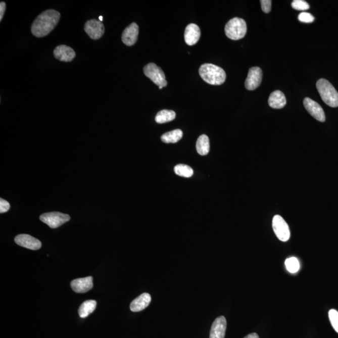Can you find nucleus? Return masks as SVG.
<instances>
[{
    "label": "nucleus",
    "instance_id": "nucleus-19",
    "mask_svg": "<svg viewBox=\"0 0 338 338\" xmlns=\"http://www.w3.org/2000/svg\"><path fill=\"white\" fill-rule=\"evenodd\" d=\"M196 149L201 156H206L210 151L209 138L206 135H202L198 138L196 143Z\"/></svg>",
    "mask_w": 338,
    "mask_h": 338
},
{
    "label": "nucleus",
    "instance_id": "nucleus-9",
    "mask_svg": "<svg viewBox=\"0 0 338 338\" xmlns=\"http://www.w3.org/2000/svg\"><path fill=\"white\" fill-rule=\"evenodd\" d=\"M84 30L92 40H98L104 35L105 28L101 21L91 19L85 23Z\"/></svg>",
    "mask_w": 338,
    "mask_h": 338
},
{
    "label": "nucleus",
    "instance_id": "nucleus-25",
    "mask_svg": "<svg viewBox=\"0 0 338 338\" xmlns=\"http://www.w3.org/2000/svg\"><path fill=\"white\" fill-rule=\"evenodd\" d=\"M292 6L293 9L298 11H306L310 9V5L303 0H295L292 2Z\"/></svg>",
    "mask_w": 338,
    "mask_h": 338
},
{
    "label": "nucleus",
    "instance_id": "nucleus-33",
    "mask_svg": "<svg viewBox=\"0 0 338 338\" xmlns=\"http://www.w3.org/2000/svg\"><path fill=\"white\" fill-rule=\"evenodd\" d=\"M159 89H162L163 87H162V86H159Z\"/></svg>",
    "mask_w": 338,
    "mask_h": 338
},
{
    "label": "nucleus",
    "instance_id": "nucleus-26",
    "mask_svg": "<svg viewBox=\"0 0 338 338\" xmlns=\"http://www.w3.org/2000/svg\"><path fill=\"white\" fill-rule=\"evenodd\" d=\"M328 316L332 327L338 333V312L335 310H331L329 311Z\"/></svg>",
    "mask_w": 338,
    "mask_h": 338
},
{
    "label": "nucleus",
    "instance_id": "nucleus-5",
    "mask_svg": "<svg viewBox=\"0 0 338 338\" xmlns=\"http://www.w3.org/2000/svg\"><path fill=\"white\" fill-rule=\"evenodd\" d=\"M143 73L146 77L150 78L157 85L162 86V87L167 85L166 75L163 70L154 63H151L144 67Z\"/></svg>",
    "mask_w": 338,
    "mask_h": 338
},
{
    "label": "nucleus",
    "instance_id": "nucleus-4",
    "mask_svg": "<svg viewBox=\"0 0 338 338\" xmlns=\"http://www.w3.org/2000/svg\"><path fill=\"white\" fill-rule=\"evenodd\" d=\"M225 35L232 40L242 39L247 33V24L245 20L235 17L227 23L225 27Z\"/></svg>",
    "mask_w": 338,
    "mask_h": 338
},
{
    "label": "nucleus",
    "instance_id": "nucleus-27",
    "mask_svg": "<svg viewBox=\"0 0 338 338\" xmlns=\"http://www.w3.org/2000/svg\"><path fill=\"white\" fill-rule=\"evenodd\" d=\"M298 20L303 23H312L314 21V17L310 13L303 12L298 16Z\"/></svg>",
    "mask_w": 338,
    "mask_h": 338
},
{
    "label": "nucleus",
    "instance_id": "nucleus-21",
    "mask_svg": "<svg viewBox=\"0 0 338 338\" xmlns=\"http://www.w3.org/2000/svg\"><path fill=\"white\" fill-rule=\"evenodd\" d=\"M182 136V131L180 129H176L164 133L162 135L161 140L166 143H175L181 139Z\"/></svg>",
    "mask_w": 338,
    "mask_h": 338
},
{
    "label": "nucleus",
    "instance_id": "nucleus-15",
    "mask_svg": "<svg viewBox=\"0 0 338 338\" xmlns=\"http://www.w3.org/2000/svg\"><path fill=\"white\" fill-rule=\"evenodd\" d=\"M54 55L57 60L65 62L72 61L76 56L75 51L65 44L57 46L54 50Z\"/></svg>",
    "mask_w": 338,
    "mask_h": 338
},
{
    "label": "nucleus",
    "instance_id": "nucleus-14",
    "mask_svg": "<svg viewBox=\"0 0 338 338\" xmlns=\"http://www.w3.org/2000/svg\"><path fill=\"white\" fill-rule=\"evenodd\" d=\"M71 287L75 292L77 293L88 292L93 287V277L88 276L84 277V278L73 280L71 282Z\"/></svg>",
    "mask_w": 338,
    "mask_h": 338
},
{
    "label": "nucleus",
    "instance_id": "nucleus-11",
    "mask_svg": "<svg viewBox=\"0 0 338 338\" xmlns=\"http://www.w3.org/2000/svg\"><path fill=\"white\" fill-rule=\"evenodd\" d=\"M15 241L18 246L27 248L28 250H38L41 247V243L40 240L28 234L18 235L15 238Z\"/></svg>",
    "mask_w": 338,
    "mask_h": 338
},
{
    "label": "nucleus",
    "instance_id": "nucleus-8",
    "mask_svg": "<svg viewBox=\"0 0 338 338\" xmlns=\"http://www.w3.org/2000/svg\"><path fill=\"white\" fill-rule=\"evenodd\" d=\"M262 79H263V71L260 68L258 67L251 68L245 81V87L249 90H256L260 86Z\"/></svg>",
    "mask_w": 338,
    "mask_h": 338
},
{
    "label": "nucleus",
    "instance_id": "nucleus-13",
    "mask_svg": "<svg viewBox=\"0 0 338 338\" xmlns=\"http://www.w3.org/2000/svg\"><path fill=\"white\" fill-rule=\"evenodd\" d=\"M226 328V319L223 316L218 317L212 324L209 338H224Z\"/></svg>",
    "mask_w": 338,
    "mask_h": 338
},
{
    "label": "nucleus",
    "instance_id": "nucleus-10",
    "mask_svg": "<svg viewBox=\"0 0 338 338\" xmlns=\"http://www.w3.org/2000/svg\"><path fill=\"white\" fill-rule=\"evenodd\" d=\"M303 104L306 111L314 119L321 122H324L326 120V116H325L323 109H322L320 105L317 103L316 102L313 101L310 98H306L304 99Z\"/></svg>",
    "mask_w": 338,
    "mask_h": 338
},
{
    "label": "nucleus",
    "instance_id": "nucleus-23",
    "mask_svg": "<svg viewBox=\"0 0 338 338\" xmlns=\"http://www.w3.org/2000/svg\"><path fill=\"white\" fill-rule=\"evenodd\" d=\"M175 174L179 176L190 178L194 174V170L190 167L185 164H179L174 167Z\"/></svg>",
    "mask_w": 338,
    "mask_h": 338
},
{
    "label": "nucleus",
    "instance_id": "nucleus-29",
    "mask_svg": "<svg viewBox=\"0 0 338 338\" xmlns=\"http://www.w3.org/2000/svg\"><path fill=\"white\" fill-rule=\"evenodd\" d=\"M10 205L9 202L1 198L0 199V213L3 214L9 211Z\"/></svg>",
    "mask_w": 338,
    "mask_h": 338
},
{
    "label": "nucleus",
    "instance_id": "nucleus-30",
    "mask_svg": "<svg viewBox=\"0 0 338 338\" xmlns=\"http://www.w3.org/2000/svg\"><path fill=\"white\" fill-rule=\"evenodd\" d=\"M7 5L5 2H1L0 4V21H2L6 10Z\"/></svg>",
    "mask_w": 338,
    "mask_h": 338
},
{
    "label": "nucleus",
    "instance_id": "nucleus-1",
    "mask_svg": "<svg viewBox=\"0 0 338 338\" xmlns=\"http://www.w3.org/2000/svg\"><path fill=\"white\" fill-rule=\"evenodd\" d=\"M60 18V14L55 10H48L41 13L31 25V33L36 37L48 35L56 28Z\"/></svg>",
    "mask_w": 338,
    "mask_h": 338
},
{
    "label": "nucleus",
    "instance_id": "nucleus-28",
    "mask_svg": "<svg viewBox=\"0 0 338 338\" xmlns=\"http://www.w3.org/2000/svg\"><path fill=\"white\" fill-rule=\"evenodd\" d=\"M261 5L262 10L264 13L268 14L271 10L272 1L271 0H261Z\"/></svg>",
    "mask_w": 338,
    "mask_h": 338
},
{
    "label": "nucleus",
    "instance_id": "nucleus-6",
    "mask_svg": "<svg viewBox=\"0 0 338 338\" xmlns=\"http://www.w3.org/2000/svg\"><path fill=\"white\" fill-rule=\"evenodd\" d=\"M40 219L52 229H56L69 221L70 217L69 215L61 212H52L41 215Z\"/></svg>",
    "mask_w": 338,
    "mask_h": 338
},
{
    "label": "nucleus",
    "instance_id": "nucleus-18",
    "mask_svg": "<svg viewBox=\"0 0 338 338\" xmlns=\"http://www.w3.org/2000/svg\"><path fill=\"white\" fill-rule=\"evenodd\" d=\"M268 104L272 109H281L286 105V99L281 91L276 90L270 95Z\"/></svg>",
    "mask_w": 338,
    "mask_h": 338
},
{
    "label": "nucleus",
    "instance_id": "nucleus-7",
    "mask_svg": "<svg viewBox=\"0 0 338 338\" xmlns=\"http://www.w3.org/2000/svg\"><path fill=\"white\" fill-rule=\"evenodd\" d=\"M272 228L275 234L280 240L286 242L289 239L291 234L289 226L281 216L276 215L273 217Z\"/></svg>",
    "mask_w": 338,
    "mask_h": 338
},
{
    "label": "nucleus",
    "instance_id": "nucleus-17",
    "mask_svg": "<svg viewBox=\"0 0 338 338\" xmlns=\"http://www.w3.org/2000/svg\"><path fill=\"white\" fill-rule=\"evenodd\" d=\"M151 300V295L149 293H144L131 303L130 310L132 312H139L145 310L150 305Z\"/></svg>",
    "mask_w": 338,
    "mask_h": 338
},
{
    "label": "nucleus",
    "instance_id": "nucleus-31",
    "mask_svg": "<svg viewBox=\"0 0 338 338\" xmlns=\"http://www.w3.org/2000/svg\"><path fill=\"white\" fill-rule=\"evenodd\" d=\"M244 338H259L258 334L257 333H255V332H253V333H251L250 334L247 335L246 337Z\"/></svg>",
    "mask_w": 338,
    "mask_h": 338
},
{
    "label": "nucleus",
    "instance_id": "nucleus-16",
    "mask_svg": "<svg viewBox=\"0 0 338 338\" xmlns=\"http://www.w3.org/2000/svg\"><path fill=\"white\" fill-rule=\"evenodd\" d=\"M201 37V30L198 26L191 23L185 28L184 39L188 45L192 46L198 42Z\"/></svg>",
    "mask_w": 338,
    "mask_h": 338
},
{
    "label": "nucleus",
    "instance_id": "nucleus-12",
    "mask_svg": "<svg viewBox=\"0 0 338 338\" xmlns=\"http://www.w3.org/2000/svg\"><path fill=\"white\" fill-rule=\"evenodd\" d=\"M139 28L136 23H132L123 31L122 42L127 46H132L137 42Z\"/></svg>",
    "mask_w": 338,
    "mask_h": 338
},
{
    "label": "nucleus",
    "instance_id": "nucleus-2",
    "mask_svg": "<svg viewBox=\"0 0 338 338\" xmlns=\"http://www.w3.org/2000/svg\"><path fill=\"white\" fill-rule=\"evenodd\" d=\"M199 73L204 81L212 85H222L226 79L225 71L214 64H205L201 65Z\"/></svg>",
    "mask_w": 338,
    "mask_h": 338
},
{
    "label": "nucleus",
    "instance_id": "nucleus-20",
    "mask_svg": "<svg viewBox=\"0 0 338 338\" xmlns=\"http://www.w3.org/2000/svg\"><path fill=\"white\" fill-rule=\"evenodd\" d=\"M96 306V302L94 300H88L85 301L81 305L78 309V314L80 318H85L90 315L95 311Z\"/></svg>",
    "mask_w": 338,
    "mask_h": 338
},
{
    "label": "nucleus",
    "instance_id": "nucleus-32",
    "mask_svg": "<svg viewBox=\"0 0 338 338\" xmlns=\"http://www.w3.org/2000/svg\"><path fill=\"white\" fill-rule=\"evenodd\" d=\"M99 18V20L101 21V22H103L104 18H103V17H102V16H100Z\"/></svg>",
    "mask_w": 338,
    "mask_h": 338
},
{
    "label": "nucleus",
    "instance_id": "nucleus-24",
    "mask_svg": "<svg viewBox=\"0 0 338 338\" xmlns=\"http://www.w3.org/2000/svg\"><path fill=\"white\" fill-rule=\"evenodd\" d=\"M285 265L286 267L287 271L291 273H296L299 271L300 268V264L297 258L292 257L288 258L285 261Z\"/></svg>",
    "mask_w": 338,
    "mask_h": 338
},
{
    "label": "nucleus",
    "instance_id": "nucleus-3",
    "mask_svg": "<svg viewBox=\"0 0 338 338\" xmlns=\"http://www.w3.org/2000/svg\"><path fill=\"white\" fill-rule=\"evenodd\" d=\"M319 95L325 104L331 107H338V93L331 83L324 78L316 83Z\"/></svg>",
    "mask_w": 338,
    "mask_h": 338
},
{
    "label": "nucleus",
    "instance_id": "nucleus-22",
    "mask_svg": "<svg viewBox=\"0 0 338 338\" xmlns=\"http://www.w3.org/2000/svg\"><path fill=\"white\" fill-rule=\"evenodd\" d=\"M176 114L175 112L169 111V110H163L157 113L156 117V122L158 124H165V123L172 121L175 119Z\"/></svg>",
    "mask_w": 338,
    "mask_h": 338
}]
</instances>
